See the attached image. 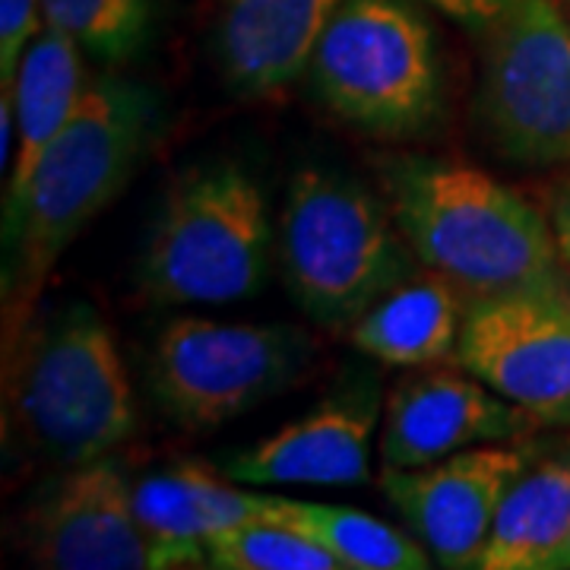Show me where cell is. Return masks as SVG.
Here are the masks:
<instances>
[{"instance_id":"cell-17","label":"cell","mask_w":570,"mask_h":570,"mask_svg":"<svg viewBox=\"0 0 570 570\" xmlns=\"http://www.w3.org/2000/svg\"><path fill=\"white\" fill-rule=\"evenodd\" d=\"M466 311L469 295L460 285L419 266L348 326V340L381 365H438L456 355Z\"/></svg>"},{"instance_id":"cell-10","label":"cell","mask_w":570,"mask_h":570,"mask_svg":"<svg viewBox=\"0 0 570 570\" xmlns=\"http://www.w3.org/2000/svg\"><path fill=\"white\" fill-rule=\"evenodd\" d=\"M453 362L539 425L570 428V283L469 298Z\"/></svg>"},{"instance_id":"cell-26","label":"cell","mask_w":570,"mask_h":570,"mask_svg":"<svg viewBox=\"0 0 570 570\" xmlns=\"http://www.w3.org/2000/svg\"><path fill=\"white\" fill-rule=\"evenodd\" d=\"M561 3H564V7H568V10H570V0H561Z\"/></svg>"},{"instance_id":"cell-3","label":"cell","mask_w":570,"mask_h":570,"mask_svg":"<svg viewBox=\"0 0 570 570\" xmlns=\"http://www.w3.org/2000/svg\"><path fill=\"white\" fill-rule=\"evenodd\" d=\"M7 390L26 444L55 469L105 460L137 431L134 387L115 333L86 302L26 326L7 348Z\"/></svg>"},{"instance_id":"cell-6","label":"cell","mask_w":570,"mask_h":570,"mask_svg":"<svg viewBox=\"0 0 570 570\" xmlns=\"http://www.w3.org/2000/svg\"><path fill=\"white\" fill-rule=\"evenodd\" d=\"M273 254L261 184L232 159L194 165L165 194L140 264L159 305H228L257 295Z\"/></svg>"},{"instance_id":"cell-7","label":"cell","mask_w":570,"mask_h":570,"mask_svg":"<svg viewBox=\"0 0 570 570\" xmlns=\"http://www.w3.org/2000/svg\"><path fill=\"white\" fill-rule=\"evenodd\" d=\"M314 362V340L288 324L175 317L149 352V390L175 425L209 431L288 390Z\"/></svg>"},{"instance_id":"cell-25","label":"cell","mask_w":570,"mask_h":570,"mask_svg":"<svg viewBox=\"0 0 570 570\" xmlns=\"http://www.w3.org/2000/svg\"><path fill=\"white\" fill-rule=\"evenodd\" d=\"M546 570H570V530L564 535V542L554 549V554L549 558V568Z\"/></svg>"},{"instance_id":"cell-12","label":"cell","mask_w":570,"mask_h":570,"mask_svg":"<svg viewBox=\"0 0 570 570\" xmlns=\"http://www.w3.org/2000/svg\"><path fill=\"white\" fill-rule=\"evenodd\" d=\"M530 412L513 406L463 365L406 374L390 390L381 415L384 466L438 463L479 444L517 441L535 431Z\"/></svg>"},{"instance_id":"cell-20","label":"cell","mask_w":570,"mask_h":570,"mask_svg":"<svg viewBox=\"0 0 570 570\" xmlns=\"http://www.w3.org/2000/svg\"><path fill=\"white\" fill-rule=\"evenodd\" d=\"M45 26L102 63L130 61L149 36L153 0H41Z\"/></svg>"},{"instance_id":"cell-21","label":"cell","mask_w":570,"mask_h":570,"mask_svg":"<svg viewBox=\"0 0 570 570\" xmlns=\"http://www.w3.org/2000/svg\"><path fill=\"white\" fill-rule=\"evenodd\" d=\"M206 568L216 570H343L330 551L283 520H261L206 542Z\"/></svg>"},{"instance_id":"cell-18","label":"cell","mask_w":570,"mask_h":570,"mask_svg":"<svg viewBox=\"0 0 570 570\" xmlns=\"http://www.w3.org/2000/svg\"><path fill=\"white\" fill-rule=\"evenodd\" d=\"M570 530V448L535 456L494 513L475 570H546Z\"/></svg>"},{"instance_id":"cell-11","label":"cell","mask_w":570,"mask_h":570,"mask_svg":"<svg viewBox=\"0 0 570 570\" xmlns=\"http://www.w3.org/2000/svg\"><path fill=\"white\" fill-rule=\"evenodd\" d=\"M535 456L530 441L479 444L428 466H384L381 491L441 568L475 570L494 513Z\"/></svg>"},{"instance_id":"cell-2","label":"cell","mask_w":570,"mask_h":570,"mask_svg":"<svg viewBox=\"0 0 570 570\" xmlns=\"http://www.w3.org/2000/svg\"><path fill=\"white\" fill-rule=\"evenodd\" d=\"M153 127L156 99L142 86L86 82L77 111L45 149L32 175L17 245L7 250V348L26 333L32 307L63 250L130 181Z\"/></svg>"},{"instance_id":"cell-1","label":"cell","mask_w":570,"mask_h":570,"mask_svg":"<svg viewBox=\"0 0 570 570\" xmlns=\"http://www.w3.org/2000/svg\"><path fill=\"white\" fill-rule=\"evenodd\" d=\"M381 184L419 264L448 276L469 298L570 279L551 219L489 171L406 156L381 168Z\"/></svg>"},{"instance_id":"cell-24","label":"cell","mask_w":570,"mask_h":570,"mask_svg":"<svg viewBox=\"0 0 570 570\" xmlns=\"http://www.w3.org/2000/svg\"><path fill=\"white\" fill-rule=\"evenodd\" d=\"M551 228H554V238H558V250L564 257V266L570 273V181L561 184L551 197Z\"/></svg>"},{"instance_id":"cell-16","label":"cell","mask_w":570,"mask_h":570,"mask_svg":"<svg viewBox=\"0 0 570 570\" xmlns=\"http://www.w3.org/2000/svg\"><path fill=\"white\" fill-rule=\"evenodd\" d=\"M134 508L156 542L206 558V542L219 532L279 520L283 498L235 489L219 466L175 463L134 482Z\"/></svg>"},{"instance_id":"cell-19","label":"cell","mask_w":570,"mask_h":570,"mask_svg":"<svg viewBox=\"0 0 570 570\" xmlns=\"http://www.w3.org/2000/svg\"><path fill=\"white\" fill-rule=\"evenodd\" d=\"M279 520L321 542L343 564V570L431 568V554L422 542H412L406 532L362 510L283 498Z\"/></svg>"},{"instance_id":"cell-14","label":"cell","mask_w":570,"mask_h":570,"mask_svg":"<svg viewBox=\"0 0 570 570\" xmlns=\"http://www.w3.org/2000/svg\"><path fill=\"white\" fill-rule=\"evenodd\" d=\"M343 0H219L216 61L238 96H273L307 73Z\"/></svg>"},{"instance_id":"cell-5","label":"cell","mask_w":570,"mask_h":570,"mask_svg":"<svg viewBox=\"0 0 570 570\" xmlns=\"http://www.w3.org/2000/svg\"><path fill=\"white\" fill-rule=\"evenodd\" d=\"M307 77L333 118L377 140L425 137L448 105L438 36L412 0H343Z\"/></svg>"},{"instance_id":"cell-22","label":"cell","mask_w":570,"mask_h":570,"mask_svg":"<svg viewBox=\"0 0 570 570\" xmlns=\"http://www.w3.org/2000/svg\"><path fill=\"white\" fill-rule=\"evenodd\" d=\"M41 29V0H0V86H13L22 55Z\"/></svg>"},{"instance_id":"cell-8","label":"cell","mask_w":570,"mask_h":570,"mask_svg":"<svg viewBox=\"0 0 570 570\" xmlns=\"http://www.w3.org/2000/svg\"><path fill=\"white\" fill-rule=\"evenodd\" d=\"M475 115L510 163H570V10L523 0L482 36Z\"/></svg>"},{"instance_id":"cell-13","label":"cell","mask_w":570,"mask_h":570,"mask_svg":"<svg viewBox=\"0 0 570 570\" xmlns=\"http://www.w3.org/2000/svg\"><path fill=\"white\" fill-rule=\"evenodd\" d=\"M384 403L374 384L340 390L307 415L250 448L232 450L219 469L245 485H326L355 489L371 475V441Z\"/></svg>"},{"instance_id":"cell-4","label":"cell","mask_w":570,"mask_h":570,"mask_svg":"<svg viewBox=\"0 0 570 570\" xmlns=\"http://www.w3.org/2000/svg\"><path fill=\"white\" fill-rule=\"evenodd\" d=\"M279 264L298 307L326 330H348L422 266L387 197L326 168H302L288 181Z\"/></svg>"},{"instance_id":"cell-23","label":"cell","mask_w":570,"mask_h":570,"mask_svg":"<svg viewBox=\"0 0 570 570\" xmlns=\"http://www.w3.org/2000/svg\"><path fill=\"white\" fill-rule=\"evenodd\" d=\"M434 7L438 13H444L453 22H460L472 36H485L498 20H504L510 10L523 0H419Z\"/></svg>"},{"instance_id":"cell-15","label":"cell","mask_w":570,"mask_h":570,"mask_svg":"<svg viewBox=\"0 0 570 570\" xmlns=\"http://www.w3.org/2000/svg\"><path fill=\"white\" fill-rule=\"evenodd\" d=\"M82 48L70 36L45 26L26 48L17 80H13V118H17V149L13 168L7 171L3 194V254L17 245L22 209L29 197V184L39 168L45 149L70 121L80 105L82 89Z\"/></svg>"},{"instance_id":"cell-9","label":"cell","mask_w":570,"mask_h":570,"mask_svg":"<svg viewBox=\"0 0 570 570\" xmlns=\"http://www.w3.org/2000/svg\"><path fill=\"white\" fill-rule=\"evenodd\" d=\"M20 542L51 570L206 568L194 551L156 542L134 508V482L111 456L61 469L26 510Z\"/></svg>"}]
</instances>
